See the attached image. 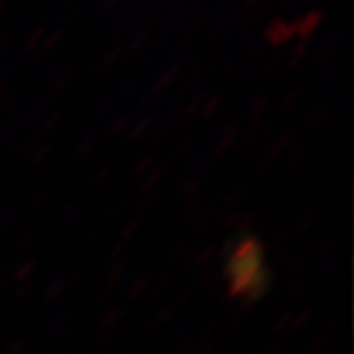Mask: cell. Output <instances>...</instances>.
I'll use <instances>...</instances> for the list:
<instances>
[{
    "label": "cell",
    "instance_id": "6da1fadb",
    "mask_svg": "<svg viewBox=\"0 0 354 354\" xmlns=\"http://www.w3.org/2000/svg\"><path fill=\"white\" fill-rule=\"evenodd\" d=\"M264 36L268 41H272V44H283V41H288V39L293 36V26L290 22H286V20H272L268 28H266Z\"/></svg>",
    "mask_w": 354,
    "mask_h": 354
},
{
    "label": "cell",
    "instance_id": "7a4b0ae2",
    "mask_svg": "<svg viewBox=\"0 0 354 354\" xmlns=\"http://www.w3.org/2000/svg\"><path fill=\"white\" fill-rule=\"evenodd\" d=\"M321 20H323V12L321 10H311V12L301 16L299 20H295L291 26H293V32H297L301 38H307V36H311L315 32V28L321 24Z\"/></svg>",
    "mask_w": 354,
    "mask_h": 354
},
{
    "label": "cell",
    "instance_id": "3957f363",
    "mask_svg": "<svg viewBox=\"0 0 354 354\" xmlns=\"http://www.w3.org/2000/svg\"><path fill=\"white\" fill-rule=\"evenodd\" d=\"M272 2H274V0H244L242 10H244V12H252L254 16H258V14L266 12V10L272 6Z\"/></svg>",
    "mask_w": 354,
    "mask_h": 354
},
{
    "label": "cell",
    "instance_id": "277c9868",
    "mask_svg": "<svg viewBox=\"0 0 354 354\" xmlns=\"http://www.w3.org/2000/svg\"><path fill=\"white\" fill-rule=\"evenodd\" d=\"M118 4H120V0H101L97 8H99L101 12H106V10H111V8H116Z\"/></svg>",
    "mask_w": 354,
    "mask_h": 354
},
{
    "label": "cell",
    "instance_id": "5b68a950",
    "mask_svg": "<svg viewBox=\"0 0 354 354\" xmlns=\"http://www.w3.org/2000/svg\"><path fill=\"white\" fill-rule=\"evenodd\" d=\"M8 2H10V0H0V12L6 8V4H8Z\"/></svg>",
    "mask_w": 354,
    "mask_h": 354
}]
</instances>
